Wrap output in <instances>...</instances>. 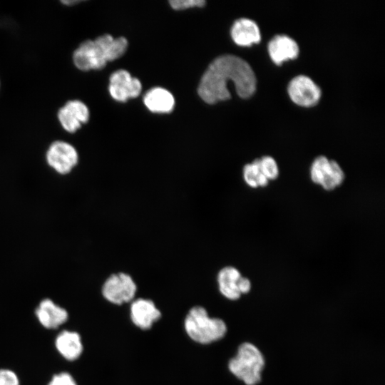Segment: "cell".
Returning <instances> with one entry per match:
<instances>
[{
	"label": "cell",
	"instance_id": "obj_3",
	"mask_svg": "<svg viewBox=\"0 0 385 385\" xmlns=\"http://www.w3.org/2000/svg\"><path fill=\"white\" fill-rule=\"evenodd\" d=\"M187 335L195 342L209 344L222 339L227 332L225 322L217 317H210L202 306L190 309L184 320Z\"/></svg>",
	"mask_w": 385,
	"mask_h": 385
},
{
	"label": "cell",
	"instance_id": "obj_5",
	"mask_svg": "<svg viewBox=\"0 0 385 385\" xmlns=\"http://www.w3.org/2000/svg\"><path fill=\"white\" fill-rule=\"evenodd\" d=\"M136 292L137 284L134 279L124 272L110 274L101 287L103 298L115 305L130 303L135 299Z\"/></svg>",
	"mask_w": 385,
	"mask_h": 385
},
{
	"label": "cell",
	"instance_id": "obj_22",
	"mask_svg": "<svg viewBox=\"0 0 385 385\" xmlns=\"http://www.w3.org/2000/svg\"><path fill=\"white\" fill-rule=\"evenodd\" d=\"M48 385H77L73 376L67 372L55 374Z\"/></svg>",
	"mask_w": 385,
	"mask_h": 385
},
{
	"label": "cell",
	"instance_id": "obj_18",
	"mask_svg": "<svg viewBox=\"0 0 385 385\" xmlns=\"http://www.w3.org/2000/svg\"><path fill=\"white\" fill-rule=\"evenodd\" d=\"M344 176L340 165L335 160H331L330 173L320 185L326 190H332L343 183Z\"/></svg>",
	"mask_w": 385,
	"mask_h": 385
},
{
	"label": "cell",
	"instance_id": "obj_8",
	"mask_svg": "<svg viewBox=\"0 0 385 385\" xmlns=\"http://www.w3.org/2000/svg\"><path fill=\"white\" fill-rule=\"evenodd\" d=\"M141 89L140 81L125 70H118L110 76L108 91L111 97L118 101L124 102L137 97Z\"/></svg>",
	"mask_w": 385,
	"mask_h": 385
},
{
	"label": "cell",
	"instance_id": "obj_16",
	"mask_svg": "<svg viewBox=\"0 0 385 385\" xmlns=\"http://www.w3.org/2000/svg\"><path fill=\"white\" fill-rule=\"evenodd\" d=\"M146 107L154 113H170L175 106V99L168 90L156 87L148 91L144 96Z\"/></svg>",
	"mask_w": 385,
	"mask_h": 385
},
{
	"label": "cell",
	"instance_id": "obj_19",
	"mask_svg": "<svg viewBox=\"0 0 385 385\" xmlns=\"http://www.w3.org/2000/svg\"><path fill=\"white\" fill-rule=\"evenodd\" d=\"M243 178L250 187L257 188V178L262 173L260 167V158L255 159L251 163L246 164L243 168Z\"/></svg>",
	"mask_w": 385,
	"mask_h": 385
},
{
	"label": "cell",
	"instance_id": "obj_2",
	"mask_svg": "<svg viewBox=\"0 0 385 385\" xmlns=\"http://www.w3.org/2000/svg\"><path fill=\"white\" fill-rule=\"evenodd\" d=\"M128 41L124 37L114 38L109 34L98 36L95 40L83 41L73 53V61L83 71L100 70L108 61L120 57L125 52Z\"/></svg>",
	"mask_w": 385,
	"mask_h": 385
},
{
	"label": "cell",
	"instance_id": "obj_4",
	"mask_svg": "<svg viewBox=\"0 0 385 385\" xmlns=\"http://www.w3.org/2000/svg\"><path fill=\"white\" fill-rule=\"evenodd\" d=\"M265 359L252 344L245 342L238 347L237 355L228 362L230 371L246 385H256L261 380Z\"/></svg>",
	"mask_w": 385,
	"mask_h": 385
},
{
	"label": "cell",
	"instance_id": "obj_14",
	"mask_svg": "<svg viewBox=\"0 0 385 385\" xmlns=\"http://www.w3.org/2000/svg\"><path fill=\"white\" fill-rule=\"evenodd\" d=\"M241 277V273L235 267L226 266L220 270L217 275V282L220 294L230 300L238 299L241 294L237 283Z\"/></svg>",
	"mask_w": 385,
	"mask_h": 385
},
{
	"label": "cell",
	"instance_id": "obj_10",
	"mask_svg": "<svg viewBox=\"0 0 385 385\" xmlns=\"http://www.w3.org/2000/svg\"><path fill=\"white\" fill-rule=\"evenodd\" d=\"M161 316V312L150 299L138 298L130 302V320L135 327L142 330L150 329Z\"/></svg>",
	"mask_w": 385,
	"mask_h": 385
},
{
	"label": "cell",
	"instance_id": "obj_11",
	"mask_svg": "<svg viewBox=\"0 0 385 385\" xmlns=\"http://www.w3.org/2000/svg\"><path fill=\"white\" fill-rule=\"evenodd\" d=\"M267 49L271 59L277 65L296 58L299 53L297 43L285 34L274 36L268 43Z\"/></svg>",
	"mask_w": 385,
	"mask_h": 385
},
{
	"label": "cell",
	"instance_id": "obj_9",
	"mask_svg": "<svg viewBox=\"0 0 385 385\" xmlns=\"http://www.w3.org/2000/svg\"><path fill=\"white\" fill-rule=\"evenodd\" d=\"M90 113L87 106L79 100H70L58 111V120L62 128L73 133L80 129L89 120Z\"/></svg>",
	"mask_w": 385,
	"mask_h": 385
},
{
	"label": "cell",
	"instance_id": "obj_12",
	"mask_svg": "<svg viewBox=\"0 0 385 385\" xmlns=\"http://www.w3.org/2000/svg\"><path fill=\"white\" fill-rule=\"evenodd\" d=\"M35 314L42 326L56 329L68 319V312L50 299H43L36 309Z\"/></svg>",
	"mask_w": 385,
	"mask_h": 385
},
{
	"label": "cell",
	"instance_id": "obj_7",
	"mask_svg": "<svg viewBox=\"0 0 385 385\" xmlns=\"http://www.w3.org/2000/svg\"><path fill=\"white\" fill-rule=\"evenodd\" d=\"M287 91L294 103L304 107L315 106L322 96L319 86L305 75L294 77L288 84Z\"/></svg>",
	"mask_w": 385,
	"mask_h": 385
},
{
	"label": "cell",
	"instance_id": "obj_15",
	"mask_svg": "<svg viewBox=\"0 0 385 385\" xmlns=\"http://www.w3.org/2000/svg\"><path fill=\"white\" fill-rule=\"evenodd\" d=\"M55 345L58 352L70 361L77 359L83 349L80 335L68 330H63L57 336Z\"/></svg>",
	"mask_w": 385,
	"mask_h": 385
},
{
	"label": "cell",
	"instance_id": "obj_25",
	"mask_svg": "<svg viewBox=\"0 0 385 385\" xmlns=\"http://www.w3.org/2000/svg\"><path fill=\"white\" fill-rule=\"evenodd\" d=\"M81 1H62L61 3L67 6H71L75 4L80 3Z\"/></svg>",
	"mask_w": 385,
	"mask_h": 385
},
{
	"label": "cell",
	"instance_id": "obj_6",
	"mask_svg": "<svg viewBox=\"0 0 385 385\" xmlns=\"http://www.w3.org/2000/svg\"><path fill=\"white\" fill-rule=\"evenodd\" d=\"M48 165L56 173L66 175L76 166L78 154L71 143L63 140H56L48 147L46 153Z\"/></svg>",
	"mask_w": 385,
	"mask_h": 385
},
{
	"label": "cell",
	"instance_id": "obj_20",
	"mask_svg": "<svg viewBox=\"0 0 385 385\" xmlns=\"http://www.w3.org/2000/svg\"><path fill=\"white\" fill-rule=\"evenodd\" d=\"M260 167L262 173L268 180H274L279 175V169L275 160L269 155L260 158Z\"/></svg>",
	"mask_w": 385,
	"mask_h": 385
},
{
	"label": "cell",
	"instance_id": "obj_21",
	"mask_svg": "<svg viewBox=\"0 0 385 385\" xmlns=\"http://www.w3.org/2000/svg\"><path fill=\"white\" fill-rule=\"evenodd\" d=\"M174 9L181 10L192 7H202L205 4L204 0H172L169 1Z\"/></svg>",
	"mask_w": 385,
	"mask_h": 385
},
{
	"label": "cell",
	"instance_id": "obj_13",
	"mask_svg": "<svg viewBox=\"0 0 385 385\" xmlns=\"http://www.w3.org/2000/svg\"><path fill=\"white\" fill-rule=\"evenodd\" d=\"M231 36L235 43L249 46L261 40L260 30L255 21L248 18L236 20L231 28Z\"/></svg>",
	"mask_w": 385,
	"mask_h": 385
},
{
	"label": "cell",
	"instance_id": "obj_17",
	"mask_svg": "<svg viewBox=\"0 0 385 385\" xmlns=\"http://www.w3.org/2000/svg\"><path fill=\"white\" fill-rule=\"evenodd\" d=\"M331 170V160L324 155L316 158L310 169V177L312 180L321 185L322 181L329 175Z\"/></svg>",
	"mask_w": 385,
	"mask_h": 385
},
{
	"label": "cell",
	"instance_id": "obj_23",
	"mask_svg": "<svg viewBox=\"0 0 385 385\" xmlns=\"http://www.w3.org/2000/svg\"><path fill=\"white\" fill-rule=\"evenodd\" d=\"M0 385H19V380L13 371L0 369Z\"/></svg>",
	"mask_w": 385,
	"mask_h": 385
},
{
	"label": "cell",
	"instance_id": "obj_24",
	"mask_svg": "<svg viewBox=\"0 0 385 385\" xmlns=\"http://www.w3.org/2000/svg\"><path fill=\"white\" fill-rule=\"evenodd\" d=\"M237 287L240 294H246L251 289V282L249 279L241 277L237 283Z\"/></svg>",
	"mask_w": 385,
	"mask_h": 385
},
{
	"label": "cell",
	"instance_id": "obj_1",
	"mask_svg": "<svg viewBox=\"0 0 385 385\" xmlns=\"http://www.w3.org/2000/svg\"><path fill=\"white\" fill-rule=\"evenodd\" d=\"M229 81L242 98H250L256 91L257 78L250 65L239 56L225 54L209 65L199 83L198 94L209 104L227 100L231 96Z\"/></svg>",
	"mask_w": 385,
	"mask_h": 385
}]
</instances>
